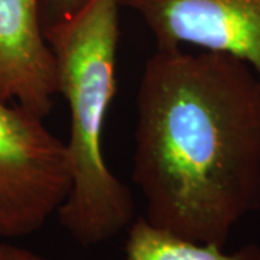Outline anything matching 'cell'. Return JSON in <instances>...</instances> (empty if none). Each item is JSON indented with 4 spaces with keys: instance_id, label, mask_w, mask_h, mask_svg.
<instances>
[{
    "instance_id": "8",
    "label": "cell",
    "mask_w": 260,
    "mask_h": 260,
    "mask_svg": "<svg viewBox=\"0 0 260 260\" xmlns=\"http://www.w3.org/2000/svg\"><path fill=\"white\" fill-rule=\"evenodd\" d=\"M0 260H48L35 251L19 247L8 240H0Z\"/></svg>"
},
{
    "instance_id": "3",
    "label": "cell",
    "mask_w": 260,
    "mask_h": 260,
    "mask_svg": "<svg viewBox=\"0 0 260 260\" xmlns=\"http://www.w3.org/2000/svg\"><path fill=\"white\" fill-rule=\"evenodd\" d=\"M70 188L64 140L42 117L0 97V240L41 230Z\"/></svg>"
},
{
    "instance_id": "2",
    "label": "cell",
    "mask_w": 260,
    "mask_h": 260,
    "mask_svg": "<svg viewBox=\"0 0 260 260\" xmlns=\"http://www.w3.org/2000/svg\"><path fill=\"white\" fill-rule=\"evenodd\" d=\"M120 10L119 0H87L70 18L44 26L56 59L58 95L70 113L65 149L71 188L56 215L83 247L112 240L135 220L132 191L113 174L103 150L117 85Z\"/></svg>"
},
{
    "instance_id": "7",
    "label": "cell",
    "mask_w": 260,
    "mask_h": 260,
    "mask_svg": "<svg viewBox=\"0 0 260 260\" xmlns=\"http://www.w3.org/2000/svg\"><path fill=\"white\" fill-rule=\"evenodd\" d=\"M87 0H44L42 20L44 26L74 15Z\"/></svg>"
},
{
    "instance_id": "6",
    "label": "cell",
    "mask_w": 260,
    "mask_h": 260,
    "mask_svg": "<svg viewBox=\"0 0 260 260\" xmlns=\"http://www.w3.org/2000/svg\"><path fill=\"white\" fill-rule=\"evenodd\" d=\"M123 260H260L259 244L234 251L211 243L192 242L150 224L143 217L127 229Z\"/></svg>"
},
{
    "instance_id": "5",
    "label": "cell",
    "mask_w": 260,
    "mask_h": 260,
    "mask_svg": "<svg viewBox=\"0 0 260 260\" xmlns=\"http://www.w3.org/2000/svg\"><path fill=\"white\" fill-rule=\"evenodd\" d=\"M44 0H0V97L45 119L58 97Z\"/></svg>"
},
{
    "instance_id": "1",
    "label": "cell",
    "mask_w": 260,
    "mask_h": 260,
    "mask_svg": "<svg viewBox=\"0 0 260 260\" xmlns=\"http://www.w3.org/2000/svg\"><path fill=\"white\" fill-rule=\"evenodd\" d=\"M132 179L145 218L224 247L260 205V80L234 56L156 48L136 97Z\"/></svg>"
},
{
    "instance_id": "4",
    "label": "cell",
    "mask_w": 260,
    "mask_h": 260,
    "mask_svg": "<svg viewBox=\"0 0 260 260\" xmlns=\"http://www.w3.org/2000/svg\"><path fill=\"white\" fill-rule=\"evenodd\" d=\"M156 48L192 47L247 64L260 80V0H119Z\"/></svg>"
}]
</instances>
